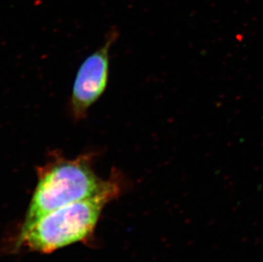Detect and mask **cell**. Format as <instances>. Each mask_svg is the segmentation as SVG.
I'll return each mask as SVG.
<instances>
[{
  "label": "cell",
  "instance_id": "obj_1",
  "mask_svg": "<svg viewBox=\"0 0 263 262\" xmlns=\"http://www.w3.org/2000/svg\"><path fill=\"white\" fill-rule=\"evenodd\" d=\"M125 179L117 170L110 174L107 185L92 197L51 211L23 230H18L15 250L50 254L78 242L91 241L102 211L121 195Z\"/></svg>",
  "mask_w": 263,
  "mask_h": 262
},
{
  "label": "cell",
  "instance_id": "obj_2",
  "mask_svg": "<svg viewBox=\"0 0 263 262\" xmlns=\"http://www.w3.org/2000/svg\"><path fill=\"white\" fill-rule=\"evenodd\" d=\"M94 153L67 158L53 153L37 169V183L19 230L58 209L94 196L107 185L94 170Z\"/></svg>",
  "mask_w": 263,
  "mask_h": 262
},
{
  "label": "cell",
  "instance_id": "obj_3",
  "mask_svg": "<svg viewBox=\"0 0 263 262\" xmlns=\"http://www.w3.org/2000/svg\"><path fill=\"white\" fill-rule=\"evenodd\" d=\"M116 32L104 45L84 61L78 71L70 97V111L75 121L87 117L88 111L107 89L109 78L110 50L117 39Z\"/></svg>",
  "mask_w": 263,
  "mask_h": 262
}]
</instances>
